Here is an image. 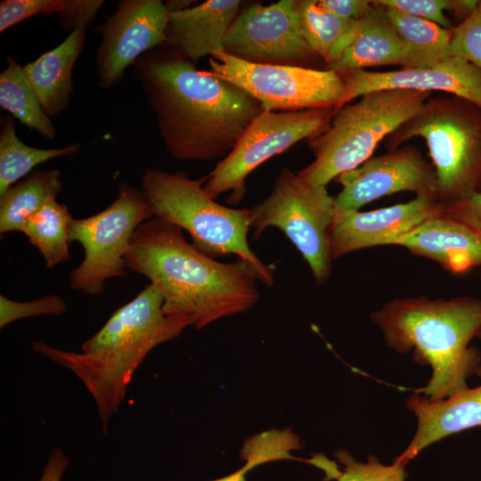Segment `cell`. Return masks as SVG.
<instances>
[{"label": "cell", "mask_w": 481, "mask_h": 481, "mask_svg": "<svg viewBox=\"0 0 481 481\" xmlns=\"http://www.w3.org/2000/svg\"><path fill=\"white\" fill-rule=\"evenodd\" d=\"M441 208L437 199L426 196L366 212L336 208L330 232V257L333 261L359 249L394 245Z\"/></svg>", "instance_id": "2e32d148"}, {"label": "cell", "mask_w": 481, "mask_h": 481, "mask_svg": "<svg viewBox=\"0 0 481 481\" xmlns=\"http://www.w3.org/2000/svg\"><path fill=\"white\" fill-rule=\"evenodd\" d=\"M394 245L434 260L456 275L481 266V235L442 208Z\"/></svg>", "instance_id": "e0dca14e"}, {"label": "cell", "mask_w": 481, "mask_h": 481, "mask_svg": "<svg viewBox=\"0 0 481 481\" xmlns=\"http://www.w3.org/2000/svg\"><path fill=\"white\" fill-rule=\"evenodd\" d=\"M373 3L430 20L444 29L452 30L454 26L444 12H452L462 21L476 10L478 0H373Z\"/></svg>", "instance_id": "f546056e"}, {"label": "cell", "mask_w": 481, "mask_h": 481, "mask_svg": "<svg viewBox=\"0 0 481 481\" xmlns=\"http://www.w3.org/2000/svg\"><path fill=\"white\" fill-rule=\"evenodd\" d=\"M296 11L300 35L326 65L349 44L358 22L335 15L318 0H296Z\"/></svg>", "instance_id": "cb8c5ba5"}, {"label": "cell", "mask_w": 481, "mask_h": 481, "mask_svg": "<svg viewBox=\"0 0 481 481\" xmlns=\"http://www.w3.org/2000/svg\"><path fill=\"white\" fill-rule=\"evenodd\" d=\"M169 12L159 0H123L100 26L96 70L104 89L117 85L125 70L144 53L167 42Z\"/></svg>", "instance_id": "4fadbf2b"}, {"label": "cell", "mask_w": 481, "mask_h": 481, "mask_svg": "<svg viewBox=\"0 0 481 481\" xmlns=\"http://www.w3.org/2000/svg\"><path fill=\"white\" fill-rule=\"evenodd\" d=\"M154 217L142 190L122 184L116 200L101 212L73 218L70 241L79 242L85 252L80 265L69 273L76 291L97 296L112 278L126 276L125 256L135 230Z\"/></svg>", "instance_id": "9c48e42d"}, {"label": "cell", "mask_w": 481, "mask_h": 481, "mask_svg": "<svg viewBox=\"0 0 481 481\" xmlns=\"http://www.w3.org/2000/svg\"><path fill=\"white\" fill-rule=\"evenodd\" d=\"M335 211V197L325 185L310 183L298 173L283 168L271 193L249 209V224L256 240L268 227L281 230L321 285L328 281L332 269L330 232Z\"/></svg>", "instance_id": "ba28073f"}, {"label": "cell", "mask_w": 481, "mask_h": 481, "mask_svg": "<svg viewBox=\"0 0 481 481\" xmlns=\"http://www.w3.org/2000/svg\"><path fill=\"white\" fill-rule=\"evenodd\" d=\"M125 263L158 289L167 314H183L198 330L248 311L259 299L258 277L249 265L216 261L190 244L180 227L159 217L135 230Z\"/></svg>", "instance_id": "7a4b0ae2"}, {"label": "cell", "mask_w": 481, "mask_h": 481, "mask_svg": "<svg viewBox=\"0 0 481 481\" xmlns=\"http://www.w3.org/2000/svg\"><path fill=\"white\" fill-rule=\"evenodd\" d=\"M301 447L299 437L290 429H269L248 438L240 458L244 465L236 471L212 481H247V474L257 466L294 459L291 452Z\"/></svg>", "instance_id": "83f0119b"}, {"label": "cell", "mask_w": 481, "mask_h": 481, "mask_svg": "<svg viewBox=\"0 0 481 481\" xmlns=\"http://www.w3.org/2000/svg\"><path fill=\"white\" fill-rule=\"evenodd\" d=\"M369 12L358 20L355 34L326 69L338 74L368 67L402 65L403 47L386 9L371 1Z\"/></svg>", "instance_id": "ffe728a7"}, {"label": "cell", "mask_w": 481, "mask_h": 481, "mask_svg": "<svg viewBox=\"0 0 481 481\" xmlns=\"http://www.w3.org/2000/svg\"><path fill=\"white\" fill-rule=\"evenodd\" d=\"M344 94L337 109L361 95L385 89L440 91L467 99L481 107V69L460 57L430 67L375 72L356 69L339 74Z\"/></svg>", "instance_id": "9a60e30c"}, {"label": "cell", "mask_w": 481, "mask_h": 481, "mask_svg": "<svg viewBox=\"0 0 481 481\" xmlns=\"http://www.w3.org/2000/svg\"><path fill=\"white\" fill-rule=\"evenodd\" d=\"M318 2L328 11L347 20H361L372 5L369 0H318Z\"/></svg>", "instance_id": "d590c367"}, {"label": "cell", "mask_w": 481, "mask_h": 481, "mask_svg": "<svg viewBox=\"0 0 481 481\" xmlns=\"http://www.w3.org/2000/svg\"><path fill=\"white\" fill-rule=\"evenodd\" d=\"M224 50L249 61L300 67L318 56L300 35L296 0L256 4L240 12Z\"/></svg>", "instance_id": "7c38bea8"}, {"label": "cell", "mask_w": 481, "mask_h": 481, "mask_svg": "<svg viewBox=\"0 0 481 481\" xmlns=\"http://www.w3.org/2000/svg\"><path fill=\"white\" fill-rule=\"evenodd\" d=\"M72 220L67 206L53 200L24 224L21 232L40 252L47 268L70 259L69 231Z\"/></svg>", "instance_id": "484cf974"}, {"label": "cell", "mask_w": 481, "mask_h": 481, "mask_svg": "<svg viewBox=\"0 0 481 481\" xmlns=\"http://www.w3.org/2000/svg\"><path fill=\"white\" fill-rule=\"evenodd\" d=\"M480 277H481V269H480Z\"/></svg>", "instance_id": "f35d334b"}, {"label": "cell", "mask_w": 481, "mask_h": 481, "mask_svg": "<svg viewBox=\"0 0 481 481\" xmlns=\"http://www.w3.org/2000/svg\"><path fill=\"white\" fill-rule=\"evenodd\" d=\"M79 144L59 149H39L29 146L17 136L14 122L5 118L0 132V195L37 165L52 159L76 154Z\"/></svg>", "instance_id": "4316f807"}, {"label": "cell", "mask_w": 481, "mask_h": 481, "mask_svg": "<svg viewBox=\"0 0 481 481\" xmlns=\"http://www.w3.org/2000/svg\"><path fill=\"white\" fill-rule=\"evenodd\" d=\"M239 0H208L169 12L167 42L191 61L224 51L226 34L238 16Z\"/></svg>", "instance_id": "d6986e66"}, {"label": "cell", "mask_w": 481, "mask_h": 481, "mask_svg": "<svg viewBox=\"0 0 481 481\" xmlns=\"http://www.w3.org/2000/svg\"><path fill=\"white\" fill-rule=\"evenodd\" d=\"M384 8L402 44L401 68L430 67L452 58V30L393 8Z\"/></svg>", "instance_id": "7402d4cb"}, {"label": "cell", "mask_w": 481, "mask_h": 481, "mask_svg": "<svg viewBox=\"0 0 481 481\" xmlns=\"http://www.w3.org/2000/svg\"><path fill=\"white\" fill-rule=\"evenodd\" d=\"M406 403L417 416L418 428L407 448L394 460L397 464L406 466L431 444L481 426V386L437 402L415 394Z\"/></svg>", "instance_id": "ac0fdd59"}, {"label": "cell", "mask_w": 481, "mask_h": 481, "mask_svg": "<svg viewBox=\"0 0 481 481\" xmlns=\"http://www.w3.org/2000/svg\"><path fill=\"white\" fill-rule=\"evenodd\" d=\"M103 4L102 0H66L65 6L57 13L60 27L70 32L86 29Z\"/></svg>", "instance_id": "836d02e7"}, {"label": "cell", "mask_w": 481, "mask_h": 481, "mask_svg": "<svg viewBox=\"0 0 481 481\" xmlns=\"http://www.w3.org/2000/svg\"><path fill=\"white\" fill-rule=\"evenodd\" d=\"M341 192L335 197L339 210H359L366 204L399 192L438 200L436 170L420 151L404 146L371 157L338 176Z\"/></svg>", "instance_id": "5bb4252c"}, {"label": "cell", "mask_w": 481, "mask_h": 481, "mask_svg": "<svg viewBox=\"0 0 481 481\" xmlns=\"http://www.w3.org/2000/svg\"><path fill=\"white\" fill-rule=\"evenodd\" d=\"M61 174L56 169L34 170L0 195V234L20 232L26 221L61 192Z\"/></svg>", "instance_id": "603a6c76"}, {"label": "cell", "mask_w": 481, "mask_h": 481, "mask_svg": "<svg viewBox=\"0 0 481 481\" xmlns=\"http://www.w3.org/2000/svg\"><path fill=\"white\" fill-rule=\"evenodd\" d=\"M477 338H479L481 339V330L479 331L478 335H477ZM477 375L481 377V366L479 367L477 372Z\"/></svg>", "instance_id": "74e56055"}, {"label": "cell", "mask_w": 481, "mask_h": 481, "mask_svg": "<svg viewBox=\"0 0 481 481\" xmlns=\"http://www.w3.org/2000/svg\"><path fill=\"white\" fill-rule=\"evenodd\" d=\"M86 43V29L70 32L58 46L23 67L45 113L55 117L69 103L72 69Z\"/></svg>", "instance_id": "44dd1931"}, {"label": "cell", "mask_w": 481, "mask_h": 481, "mask_svg": "<svg viewBox=\"0 0 481 481\" xmlns=\"http://www.w3.org/2000/svg\"><path fill=\"white\" fill-rule=\"evenodd\" d=\"M371 317L390 348L400 354L413 349L418 363L431 367L430 379L418 391L428 401L469 388L467 379L481 366L479 350L469 346L481 330V298H396Z\"/></svg>", "instance_id": "277c9868"}, {"label": "cell", "mask_w": 481, "mask_h": 481, "mask_svg": "<svg viewBox=\"0 0 481 481\" xmlns=\"http://www.w3.org/2000/svg\"><path fill=\"white\" fill-rule=\"evenodd\" d=\"M69 466V460L60 448H54L42 471L38 481H61Z\"/></svg>", "instance_id": "8d00e7d4"}, {"label": "cell", "mask_w": 481, "mask_h": 481, "mask_svg": "<svg viewBox=\"0 0 481 481\" xmlns=\"http://www.w3.org/2000/svg\"><path fill=\"white\" fill-rule=\"evenodd\" d=\"M164 299L148 284L130 302L118 308L103 326L81 346V352L35 341L33 349L73 372L94 398L106 434L133 376L157 346L178 337L192 321L167 314Z\"/></svg>", "instance_id": "3957f363"}, {"label": "cell", "mask_w": 481, "mask_h": 481, "mask_svg": "<svg viewBox=\"0 0 481 481\" xmlns=\"http://www.w3.org/2000/svg\"><path fill=\"white\" fill-rule=\"evenodd\" d=\"M0 106L22 124L48 140L55 138V127L21 67L8 58L7 67L0 74Z\"/></svg>", "instance_id": "d4e9b609"}, {"label": "cell", "mask_w": 481, "mask_h": 481, "mask_svg": "<svg viewBox=\"0 0 481 481\" xmlns=\"http://www.w3.org/2000/svg\"><path fill=\"white\" fill-rule=\"evenodd\" d=\"M66 0H4L0 3V32L37 14L58 13Z\"/></svg>", "instance_id": "d6a6232c"}, {"label": "cell", "mask_w": 481, "mask_h": 481, "mask_svg": "<svg viewBox=\"0 0 481 481\" xmlns=\"http://www.w3.org/2000/svg\"><path fill=\"white\" fill-rule=\"evenodd\" d=\"M334 111V108L262 110L232 151L206 177L205 192L215 200L224 192H232V201H240L245 192V179L254 169L298 142L322 131Z\"/></svg>", "instance_id": "8fae6325"}, {"label": "cell", "mask_w": 481, "mask_h": 481, "mask_svg": "<svg viewBox=\"0 0 481 481\" xmlns=\"http://www.w3.org/2000/svg\"><path fill=\"white\" fill-rule=\"evenodd\" d=\"M68 306L61 297L51 295L29 302H16L0 296V327L22 318L42 314H61Z\"/></svg>", "instance_id": "1f68e13d"}, {"label": "cell", "mask_w": 481, "mask_h": 481, "mask_svg": "<svg viewBox=\"0 0 481 481\" xmlns=\"http://www.w3.org/2000/svg\"><path fill=\"white\" fill-rule=\"evenodd\" d=\"M415 136L428 145L443 206L481 192V107L452 94L429 97L387 145L398 148Z\"/></svg>", "instance_id": "52a82bcc"}, {"label": "cell", "mask_w": 481, "mask_h": 481, "mask_svg": "<svg viewBox=\"0 0 481 481\" xmlns=\"http://www.w3.org/2000/svg\"><path fill=\"white\" fill-rule=\"evenodd\" d=\"M442 210L481 235V192L457 202L442 205Z\"/></svg>", "instance_id": "e575fe53"}, {"label": "cell", "mask_w": 481, "mask_h": 481, "mask_svg": "<svg viewBox=\"0 0 481 481\" xmlns=\"http://www.w3.org/2000/svg\"><path fill=\"white\" fill-rule=\"evenodd\" d=\"M335 457L343 465L341 471L335 462L322 454L314 455L308 461L324 471L326 481H404L406 478L405 466L395 462L390 466L383 465L374 455H369L366 462H361L340 449Z\"/></svg>", "instance_id": "f1b7e54d"}, {"label": "cell", "mask_w": 481, "mask_h": 481, "mask_svg": "<svg viewBox=\"0 0 481 481\" xmlns=\"http://www.w3.org/2000/svg\"><path fill=\"white\" fill-rule=\"evenodd\" d=\"M450 54L481 69V0L476 10L452 29Z\"/></svg>", "instance_id": "4dcf8cb0"}, {"label": "cell", "mask_w": 481, "mask_h": 481, "mask_svg": "<svg viewBox=\"0 0 481 481\" xmlns=\"http://www.w3.org/2000/svg\"><path fill=\"white\" fill-rule=\"evenodd\" d=\"M205 180L192 179L183 172L146 169L141 190L153 216L187 231L200 252L212 258L236 255L254 269L258 281L272 286V267L259 259L248 242L249 209L216 203L205 192Z\"/></svg>", "instance_id": "5b68a950"}, {"label": "cell", "mask_w": 481, "mask_h": 481, "mask_svg": "<svg viewBox=\"0 0 481 481\" xmlns=\"http://www.w3.org/2000/svg\"><path fill=\"white\" fill-rule=\"evenodd\" d=\"M134 71L161 139L178 160L224 159L262 111L259 102L243 90L198 70L177 50H151L135 61Z\"/></svg>", "instance_id": "6da1fadb"}, {"label": "cell", "mask_w": 481, "mask_h": 481, "mask_svg": "<svg viewBox=\"0 0 481 481\" xmlns=\"http://www.w3.org/2000/svg\"><path fill=\"white\" fill-rule=\"evenodd\" d=\"M431 93L385 89L335 110L329 124L307 140L314 161L298 172L325 185L371 158L379 143L414 116Z\"/></svg>", "instance_id": "8992f818"}, {"label": "cell", "mask_w": 481, "mask_h": 481, "mask_svg": "<svg viewBox=\"0 0 481 481\" xmlns=\"http://www.w3.org/2000/svg\"><path fill=\"white\" fill-rule=\"evenodd\" d=\"M207 72L257 100L262 110L336 109L345 90L341 76L329 69L245 61L214 53Z\"/></svg>", "instance_id": "30bf717a"}]
</instances>
